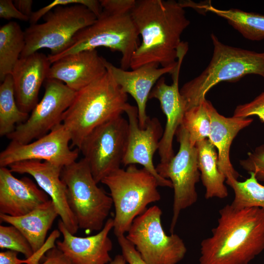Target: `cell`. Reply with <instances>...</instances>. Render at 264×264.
<instances>
[{
	"instance_id": "obj_1",
	"label": "cell",
	"mask_w": 264,
	"mask_h": 264,
	"mask_svg": "<svg viewBox=\"0 0 264 264\" xmlns=\"http://www.w3.org/2000/svg\"><path fill=\"white\" fill-rule=\"evenodd\" d=\"M130 13L142 38L130 67L152 63L163 67L176 65L181 35L190 23L179 1L137 0Z\"/></svg>"
},
{
	"instance_id": "obj_2",
	"label": "cell",
	"mask_w": 264,
	"mask_h": 264,
	"mask_svg": "<svg viewBox=\"0 0 264 264\" xmlns=\"http://www.w3.org/2000/svg\"><path fill=\"white\" fill-rule=\"evenodd\" d=\"M219 214L212 235L201 242L199 264H249L264 250V209L227 204Z\"/></svg>"
},
{
	"instance_id": "obj_3",
	"label": "cell",
	"mask_w": 264,
	"mask_h": 264,
	"mask_svg": "<svg viewBox=\"0 0 264 264\" xmlns=\"http://www.w3.org/2000/svg\"><path fill=\"white\" fill-rule=\"evenodd\" d=\"M128 96L107 71L76 92L63 116L62 124L71 137L70 147L79 149L94 129L125 112Z\"/></svg>"
},
{
	"instance_id": "obj_4",
	"label": "cell",
	"mask_w": 264,
	"mask_h": 264,
	"mask_svg": "<svg viewBox=\"0 0 264 264\" xmlns=\"http://www.w3.org/2000/svg\"><path fill=\"white\" fill-rule=\"evenodd\" d=\"M97 18L84 5H63L61 0L52 1L33 12L29 21L31 25L24 31L25 45L21 57L43 48L50 50L49 56L61 54L70 46L78 32Z\"/></svg>"
},
{
	"instance_id": "obj_5",
	"label": "cell",
	"mask_w": 264,
	"mask_h": 264,
	"mask_svg": "<svg viewBox=\"0 0 264 264\" xmlns=\"http://www.w3.org/2000/svg\"><path fill=\"white\" fill-rule=\"evenodd\" d=\"M211 38L213 53L208 66L180 89L186 110L201 104L206 99L208 91L221 82H234L248 74L264 78V52H257L225 44L213 33Z\"/></svg>"
},
{
	"instance_id": "obj_6",
	"label": "cell",
	"mask_w": 264,
	"mask_h": 264,
	"mask_svg": "<svg viewBox=\"0 0 264 264\" xmlns=\"http://www.w3.org/2000/svg\"><path fill=\"white\" fill-rule=\"evenodd\" d=\"M101 182L110 191L115 209L113 229L116 237L127 233L133 220L146 210L147 206L161 198L155 177L134 164L117 169Z\"/></svg>"
},
{
	"instance_id": "obj_7",
	"label": "cell",
	"mask_w": 264,
	"mask_h": 264,
	"mask_svg": "<svg viewBox=\"0 0 264 264\" xmlns=\"http://www.w3.org/2000/svg\"><path fill=\"white\" fill-rule=\"evenodd\" d=\"M139 35L130 13H115L102 9L93 24L76 34L67 49L57 56H47L52 64L66 55L103 46L120 52V68L127 70L139 45Z\"/></svg>"
},
{
	"instance_id": "obj_8",
	"label": "cell",
	"mask_w": 264,
	"mask_h": 264,
	"mask_svg": "<svg viewBox=\"0 0 264 264\" xmlns=\"http://www.w3.org/2000/svg\"><path fill=\"white\" fill-rule=\"evenodd\" d=\"M68 205L79 228L100 231L113 205L111 197L97 185L83 158L63 168Z\"/></svg>"
},
{
	"instance_id": "obj_9",
	"label": "cell",
	"mask_w": 264,
	"mask_h": 264,
	"mask_svg": "<svg viewBox=\"0 0 264 264\" xmlns=\"http://www.w3.org/2000/svg\"><path fill=\"white\" fill-rule=\"evenodd\" d=\"M161 215L157 205L147 208L133 220L126 237L148 264H177L185 257L187 248L178 235L166 234Z\"/></svg>"
},
{
	"instance_id": "obj_10",
	"label": "cell",
	"mask_w": 264,
	"mask_h": 264,
	"mask_svg": "<svg viewBox=\"0 0 264 264\" xmlns=\"http://www.w3.org/2000/svg\"><path fill=\"white\" fill-rule=\"evenodd\" d=\"M128 131V121L121 115L96 127L83 141L79 150L97 183L120 168Z\"/></svg>"
},
{
	"instance_id": "obj_11",
	"label": "cell",
	"mask_w": 264,
	"mask_h": 264,
	"mask_svg": "<svg viewBox=\"0 0 264 264\" xmlns=\"http://www.w3.org/2000/svg\"><path fill=\"white\" fill-rule=\"evenodd\" d=\"M176 135L179 144L177 154L168 163H159L157 173L169 179L174 189L173 217L170 232L174 233L181 211L194 204L198 199L196 184L200 178L196 146L191 145L188 132L181 125Z\"/></svg>"
},
{
	"instance_id": "obj_12",
	"label": "cell",
	"mask_w": 264,
	"mask_h": 264,
	"mask_svg": "<svg viewBox=\"0 0 264 264\" xmlns=\"http://www.w3.org/2000/svg\"><path fill=\"white\" fill-rule=\"evenodd\" d=\"M44 87L42 100L32 110L27 120L6 136L11 141L30 143L62 123L63 114L72 103L76 92L54 79H46Z\"/></svg>"
},
{
	"instance_id": "obj_13",
	"label": "cell",
	"mask_w": 264,
	"mask_h": 264,
	"mask_svg": "<svg viewBox=\"0 0 264 264\" xmlns=\"http://www.w3.org/2000/svg\"><path fill=\"white\" fill-rule=\"evenodd\" d=\"M71 137L62 123L33 142L12 141L0 153V167L26 160L46 161L64 167L76 161L79 150L69 146Z\"/></svg>"
},
{
	"instance_id": "obj_14",
	"label": "cell",
	"mask_w": 264,
	"mask_h": 264,
	"mask_svg": "<svg viewBox=\"0 0 264 264\" xmlns=\"http://www.w3.org/2000/svg\"><path fill=\"white\" fill-rule=\"evenodd\" d=\"M125 112L128 116L129 131L122 164L125 166L140 164L155 177L159 186L173 188L169 179L157 173L153 162L154 155L158 151L164 131L159 120L150 117L145 127L142 128L139 124L137 107L128 103Z\"/></svg>"
},
{
	"instance_id": "obj_15",
	"label": "cell",
	"mask_w": 264,
	"mask_h": 264,
	"mask_svg": "<svg viewBox=\"0 0 264 264\" xmlns=\"http://www.w3.org/2000/svg\"><path fill=\"white\" fill-rule=\"evenodd\" d=\"M184 56L180 55L176 68L171 74L173 83L167 84L164 77H161L153 88L149 99H155L166 117V123L158 149L160 162L165 164L175 156L173 142L178 128L182 125L186 111L185 102L178 87L179 74Z\"/></svg>"
},
{
	"instance_id": "obj_16",
	"label": "cell",
	"mask_w": 264,
	"mask_h": 264,
	"mask_svg": "<svg viewBox=\"0 0 264 264\" xmlns=\"http://www.w3.org/2000/svg\"><path fill=\"white\" fill-rule=\"evenodd\" d=\"M8 167L12 173L32 176L52 201L66 228L71 233H76L79 228L67 202L66 187L61 177L63 167L35 160L16 162Z\"/></svg>"
},
{
	"instance_id": "obj_17",
	"label": "cell",
	"mask_w": 264,
	"mask_h": 264,
	"mask_svg": "<svg viewBox=\"0 0 264 264\" xmlns=\"http://www.w3.org/2000/svg\"><path fill=\"white\" fill-rule=\"evenodd\" d=\"M103 62L107 71L116 83L135 101L139 124L141 128H144L150 118L147 114L146 106L153 88L163 75L172 74L176 65L159 68L158 65L152 63L129 71L115 66L104 57Z\"/></svg>"
},
{
	"instance_id": "obj_18",
	"label": "cell",
	"mask_w": 264,
	"mask_h": 264,
	"mask_svg": "<svg viewBox=\"0 0 264 264\" xmlns=\"http://www.w3.org/2000/svg\"><path fill=\"white\" fill-rule=\"evenodd\" d=\"M58 228L63 236L57 247L74 264H108L112 260L110 255L113 247L109 234L113 228V219L109 218L95 235L86 237L75 236L60 220Z\"/></svg>"
},
{
	"instance_id": "obj_19",
	"label": "cell",
	"mask_w": 264,
	"mask_h": 264,
	"mask_svg": "<svg viewBox=\"0 0 264 264\" xmlns=\"http://www.w3.org/2000/svg\"><path fill=\"white\" fill-rule=\"evenodd\" d=\"M12 173L7 167H0V214L23 216L50 199L32 179L18 178Z\"/></svg>"
},
{
	"instance_id": "obj_20",
	"label": "cell",
	"mask_w": 264,
	"mask_h": 264,
	"mask_svg": "<svg viewBox=\"0 0 264 264\" xmlns=\"http://www.w3.org/2000/svg\"><path fill=\"white\" fill-rule=\"evenodd\" d=\"M103 57L96 49L66 55L51 65L46 79L60 81L77 92L105 75Z\"/></svg>"
},
{
	"instance_id": "obj_21",
	"label": "cell",
	"mask_w": 264,
	"mask_h": 264,
	"mask_svg": "<svg viewBox=\"0 0 264 264\" xmlns=\"http://www.w3.org/2000/svg\"><path fill=\"white\" fill-rule=\"evenodd\" d=\"M51 65L48 56L38 52L21 57L16 64L11 75L16 102L22 111L29 113L38 103L40 88Z\"/></svg>"
},
{
	"instance_id": "obj_22",
	"label": "cell",
	"mask_w": 264,
	"mask_h": 264,
	"mask_svg": "<svg viewBox=\"0 0 264 264\" xmlns=\"http://www.w3.org/2000/svg\"><path fill=\"white\" fill-rule=\"evenodd\" d=\"M211 119V128L208 139L218 152V166L226 179H238L239 174L234 168L229 157L233 140L239 132L253 122L250 118L226 117L220 114L211 102L206 100Z\"/></svg>"
},
{
	"instance_id": "obj_23",
	"label": "cell",
	"mask_w": 264,
	"mask_h": 264,
	"mask_svg": "<svg viewBox=\"0 0 264 264\" xmlns=\"http://www.w3.org/2000/svg\"><path fill=\"white\" fill-rule=\"evenodd\" d=\"M58 216L50 199L24 215L12 217L0 214V219L19 229L28 240L34 253L45 243L47 233Z\"/></svg>"
},
{
	"instance_id": "obj_24",
	"label": "cell",
	"mask_w": 264,
	"mask_h": 264,
	"mask_svg": "<svg viewBox=\"0 0 264 264\" xmlns=\"http://www.w3.org/2000/svg\"><path fill=\"white\" fill-rule=\"evenodd\" d=\"M195 146L200 179L205 188V198H226L228 192L224 184L226 177L218 168L216 148L208 138L198 142Z\"/></svg>"
},
{
	"instance_id": "obj_25",
	"label": "cell",
	"mask_w": 264,
	"mask_h": 264,
	"mask_svg": "<svg viewBox=\"0 0 264 264\" xmlns=\"http://www.w3.org/2000/svg\"><path fill=\"white\" fill-rule=\"evenodd\" d=\"M25 45L24 31L19 23L10 22L0 28V80L11 74Z\"/></svg>"
},
{
	"instance_id": "obj_26",
	"label": "cell",
	"mask_w": 264,
	"mask_h": 264,
	"mask_svg": "<svg viewBox=\"0 0 264 264\" xmlns=\"http://www.w3.org/2000/svg\"><path fill=\"white\" fill-rule=\"evenodd\" d=\"M206 11L225 19L230 25L248 40L260 41L264 39V15L239 9L221 10L211 4L207 7Z\"/></svg>"
},
{
	"instance_id": "obj_27",
	"label": "cell",
	"mask_w": 264,
	"mask_h": 264,
	"mask_svg": "<svg viewBox=\"0 0 264 264\" xmlns=\"http://www.w3.org/2000/svg\"><path fill=\"white\" fill-rule=\"evenodd\" d=\"M29 116V113L22 111L17 105L12 76L9 74L0 85V136L11 133Z\"/></svg>"
},
{
	"instance_id": "obj_28",
	"label": "cell",
	"mask_w": 264,
	"mask_h": 264,
	"mask_svg": "<svg viewBox=\"0 0 264 264\" xmlns=\"http://www.w3.org/2000/svg\"><path fill=\"white\" fill-rule=\"evenodd\" d=\"M243 181L238 179H226V183L234 193V198L231 205L234 208L242 209L257 207L264 209V186L261 184L253 172Z\"/></svg>"
},
{
	"instance_id": "obj_29",
	"label": "cell",
	"mask_w": 264,
	"mask_h": 264,
	"mask_svg": "<svg viewBox=\"0 0 264 264\" xmlns=\"http://www.w3.org/2000/svg\"><path fill=\"white\" fill-rule=\"evenodd\" d=\"M206 100L199 105L187 110L182 126L188 133L192 146L208 138L211 128V119L206 106Z\"/></svg>"
},
{
	"instance_id": "obj_30",
	"label": "cell",
	"mask_w": 264,
	"mask_h": 264,
	"mask_svg": "<svg viewBox=\"0 0 264 264\" xmlns=\"http://www.w3.org/2000/svg\"><path fill=\"white\" fill-rule=\"evenodd\" d=\"M0 248L21 253L26 259L30 258L34 254L26 238L12 225H0Z\"/></svg>"
},
{
	"instance_id": "obj_31",
	"label": "cell",
	"mask_w": 264,
	"mask_h": 264,
	"mask_svg": "<svg viewBox=\"0 0 264 264\" xmlns=\"http://www.w3.org/2000/svg\"><path fill=\"white\" fill-rule=\"evenodd\" d=\"M240 164L248 173L253 172L258 180L264 181V145L248 153V157L240 160Z\"/></svg>"
},
{
	"instance_id": "obj_32",
	"label": "cell",
	"mask_w": 264,
	"mask_h": 264,
	"mask_svg": "<svg viewBox=\"0 0 264 264\" xmlns=\"http://www.w3.org/2000/svg\"><path fill=\"white\" fill-rule=\"evenodd\" d=\"M253 115L258 116L264 122V91L251 102L237 106L233 116L237 118H247Z\"/></svg>"
},
{
	"instance_id": "obj_33",
	"label": "cell",
	"mask_w": 264,
	"mask_h": 264,
	"mask_svg": "<svg viewBox=\"0 0 264 264\" xmlns=\"http://www.w3.org/2000/svg\"><path fill=\"white\" fill-rule=\"evenodd\" d=\"M122 255L129 264H148L142 258L133 244L124 235L117 237Z\"/></svg>"
},
{
	"instance_id": "obj_34",
	"label": "cell",
	"mask_w": 264,
	"mask_h": 264,
	"mask_svg": "<svg viewBox=\"0 0 264 264\" xmlns=\"http://www.w3.org/2000/svg\"><path fill=\"white\" fill-rule=\"evenodd\" d=\"M103 9L115 13H129L133 8L135 0H100Z\"/></svg>"
},
{
	"instance_id": "obj_35",
	"label": "cell",
	"mask_w": 264,
	"mask_h": 264,
	"mask_svg": "<svg viewBox=\"0 0 264 264\" xmlns=\"http://www.w3.org/2000/svg\"><path fill=\"white\" fill-rule=\"evenodd\" d=\"M0 18L8 20L15 19L25 22L29 20L28 17L18 10L11 0H0Z\"/></svg>"
},
{
	"instance_id": "obj_36",
	"label": "cell",
	"mask_w": 264,
	"mask_h": 264,
	"mask_svg": "<svg viewBox=\"0 0 264 264\" xmlns=\"http://www.w3.org/2000/svg\"><path fill=\"white\" fill-rule=\"evenodd\" d=\"M41 264H74L57 247L49 250L44 262Z\"/></svg>"
},
{
	"instance_id": "obj_37",
	"label": "cell",
	"mask_w": 264,
	"mask_h": 264,
	"mask_svg": "<svg viewBox=\"0 0 264 264\" xmlns=\"http://www.w3.org/2000/svg\"><path fill=\"white\" fill-rule=\"evenodd\" d=\"M18 252L8 250L0 252V264H28V261L21 260L17 257Z\"/></svg>"
},
{
	"instance_id": "obj_38",
	"label": "cell",
	"mask_w": 264,
	"mask_h": 264,
	"mask_svg": "<svg viewBox=\"0 0 264 264\" xmlns=\"http://www.w3.org/2000/svg\"><path fill=\"white\" fill-rule=\"evenodd\" d=\"M14 4L18 10L29 19L33 11L32 7L33 1L32 0H15Z\"/></svg>"
},
{
	"instance_id": "obj_39",
	"label": "cell",
	"mask_w": 264,
	"mask_h": 264,
	"mask_svg": "<svg viewBox=\"0 0 264 264\" xmlns=\"http://www.w3.org/2000/svg\"><path fill=\"white\" fill-rule=\"evenodd\" d=\"M126 261L122 255H117L110 264H126Z\"/></svg>"
},
{
	"instance_id": "obj_40",
	"label": "cell",
	"mask_w": 264,
	"mask_h": 264,
	"mask_svg": "<svg viewBox=\"0 0 264 264\" xmlns=\"http://www.w3.org/2000/svg\"></svg>"
}]
</instances>
